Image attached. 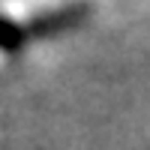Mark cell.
Segmentation results:
<instances>
[{
    "instance_id": "obj_1",
    "label": "cell",
    "mask_w": 150,
    "mask_h": 150,
    "mask_svg": "<svg viewBox=\"0 0 150 150\" xmlns=\"http://www.w3.org/2000/svg\"><path fill=\"white\" fill-rule=\"evenodd\" d=\"M21 39H24L21 27H15L12 21H3V18H0V48H6V51H15V48L21 45Z\"/></svg>"
}]
</instances>
